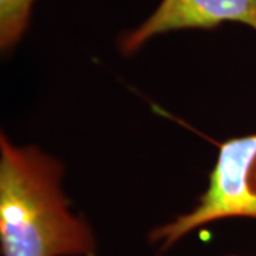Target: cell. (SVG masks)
I'll list each match as a JSON object with an SVG mask.
<instances>
[{
  "label": "cell",
  "instance_id": "1",
  "mask_svg": "<svg viewBox=\"0 0 256 256\" xmlns=\"http://www.w3.org/2000/svg\"><path fill=\"white\" fill-rule=\"evenodd\" d=\"M0 244L3 256H96L88 225L68 210L63 166L34 146L0 137Z\"/></svg>",
  "mask_w": 256,
  "mask_h": 256
},
{
  "label": "cell",
  "instance_id": "2",
  "mask_svg": "<svg viewBox=\"0 0 256 256\" xmlns=\"http://www.w3.org/2000/svg\"><path fill=\"white\" fill-rule=\"evenodd\" d=\"M226 218L256 220V134L225 141L198 205L156 228L151 239L166 249L194 229Z\"/></svg>",
  "mask_w": 256,
  "mask_h": 256
},
{
  "label": "cell",
  "instance_id": "3",
  "mask_svg": "<svg viewBox=\"0 0 256 256\" xmlns=\"http://www.w3.org/2000/svg\"><path fill=\"white\" fill-rule=\"evenodd\" d=\"M235 22L256 30V0H161L154 13L120 38L124 54H134L152 37L176 30H210Z\"/></svg>",
  "mask_w": 256,
  "mask_h": 256
},
{
  "label": "cell",
  "instance_id": "4",
  "mask_svg": "<svg viewBox=\"0 0 256 256\" xmlns=\"http://www.w3.org/2000/svg\"><path fill=\"white\" fill-rule=\"evenodd\" d=\"M34 0H0V46L6 52L18 43L30 22Z\"/></svg>",
  "mask_w": 256,
  "mask_h": 256
}]
</instances>
